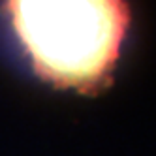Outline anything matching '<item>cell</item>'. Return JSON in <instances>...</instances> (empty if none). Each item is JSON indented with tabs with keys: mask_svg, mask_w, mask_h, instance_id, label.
<instances>
[{
	"mask_svg": "<svg viewBox=\"0 0 156 156\" xmlns=\"http://www.w3.org/2000/svg\"><path fill=\"white\" fill-rule=\"evenodd\" d=\"M2 9L43 83L85 96H96L113 83L132 21L126 2L9 0Z\"/></svg>",
	"mask_w": 156,
	"mask_h": 156,
	"instance_id": "1",
	"label": "cell"
}]
</instances>
